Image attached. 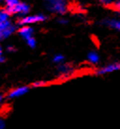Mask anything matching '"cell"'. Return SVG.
Listing matches in <instances>:
<instances>
[{"label": "cell", "mask_w": 120, "mask_h": 129, "mask_svg": "<svg viewBox=\"0 0 120 129\" xmlns=\"http://www.w3.org/2000/svg\"><path fill=\"white\" fill-rule=\"evenodd\" d=\"M46 9L53 13L64 14L68 10V0H44Z\"/></svg>", "instance_id": "obj_1"}, {"label": "cell", "mask_w": 120, "mask_h": 129, "mask_svg": "<svg viewBox=\"0 0 120 129\" xmlns=\"http://www.w3.org/2000/svg\"><path fill=\"white\" fill-rule=\"evenodd\" d=\"M46 19V16L43 14H35V15H27V16H24L20 19L19 24L21 25H31V24H36V23H39V22H43Z\"/></svg>", "instance_id": "obj_2"}, {"label": "cell", "mask_w": 120, "mask_h": 129, "mask_svg": "<svg viewBox=\"0 0 120 129\" xmlns=\"http://www.w3.org/2000/svg\"><path fill=\"white\" fill-rule=\"evenodd\" d=\"M15 30H16L15 25H12L10 21L0 24V40L10 37Z\"/></svg>", "instance_id": "obj_3"}, {"label": "cell", "mask_w": 120, "mask_h": 129, "mask_svg": "<svg viewBox=\"0 0 120 129\" xmlns=\"http://www.w3.org/2000/svg\"><path fill=\"white\" fill-rule=\"evenodd\" d=\"M8 12L10 14H21V15H25L28 13L30 8L27 4L25 3H18L17 5H15L14 7L11 8H7L6 9Z\"/></svg>", "instance_id": "obj_4"}, {"label": "cell", "mask_w": 120, "mask_h": 129, "mask_svg": "<svg viewBox=\"0 0 120 129\" xmlns=\"http://www.w3.org/2000/svg\"><path fill=\"white\" fill-rule=\"evenodd\" d=\"M30 90V88L27 86H19L12 89L8 93V98L9 99H17L20 97L25 95L26 93Z\"/></svg>", "instance_id": "obj_5"}, {"label": "cell", "mask_w": 120, "mask_h": 129, "mask_svg": "<svg viewBox=\"0 0 120 129\" xmlns=\"http://www.w3.org/2000/svg\"><path fill=\"white\" fill-rule=\"evenodd\" d=\"M120 71V62H113V63H109V64L103 66L99 70H97L96 74L99 75H107V74H111V73Z\"/></svg>", "instance_id": "obj_6"}, {"label": "cell", "mask_w": 120, "mask_h": 129, "mask_svg": "<svg viewBox=\"0 0 120 129\" xmlns=\"http://www.w3.org/2000/svg\"><path fill=\"white\" fill-rule=\"evenodd\" d=\"M58 73L61 76L63 77H67V76H70V75L73 73V68L71 67V65L69 64H60L59 67H58Z\"/></svg>", "instance_id": "obj_7"}, {"label": "cell", "mask_w": 120, "mask_h": 129, "mask_svg": "<svg viewBox=\"0 0 120 129\" xmlns=\"http://www.w3.org/2000/svg\"><path fill=\"white\" fill-rule=\"evenodd\" d=\"M33 33H34L33 28L30 27V26H27V25H24V26H22L21 28L19 29V34L25 40H28L30 38H32Z\"/></svg>", "instance_id": "obj_8"}, {"label": "cell", "mask_w": 120, "mask_h": 129, "mask_svg": "<svg viewBox=\"0 0 120 129\" xmlns=\"http://www.w3.org/2000/svg\"><path fill=\"white\" fill-rule=\"evenodd\" d=\"M103 23L112 28L120 30V19H106L103 21Z\"/></svg>", "instance_id": "obj_9"}, {"label": "cell", "mask_w": 120, "mask_h": 129, "mask_svg": "<svg viewBox=\"0 0 120 129\" xmlns=\"http://www.w3.org/2000/svg\"><path fill=\"white\" fill-rule=\"evenodd\" d=\"M87 59L91 64H97L99 61V56L97 52H90L87 55Z\"/></svg>", "instance_id": "obj_10"}, {"label": "cell", "mask_w": 120, "mask_h": 129, "mask_svg": "<svg viewBox=\"0 0 120 129\" xmlns=\"http://www.w3.org/2000/svg\"><path fill=\"white\" fill-rule=\"evenodd\" d=\"M10 15L11 14L8 12L6 9H0V24L9 21Z\"/></svg>", "instance_id": "obj_11"}, {"label": "cell", "mask_w": 120, "mask_h": 129, "mask_svg": "<svg viewBox=\"0 0 120 129\" xmlns=\"http://www.w3.org/2000/svg\"><path fill=\"white\" fill-rule=\"evenodd\" d=\"M53 61L56 64H62V62L64 61V56L61 54H57L53 57Z\"/></svg>", "instance_id": "obj_12"}, {"label": "cell", "mask_w": 120, "mask_h": 129, "mask_svg": "<svg viewBox=\"0 0 120 129\" xmlns=\"http://www.w3.org/2000/svg\"><path fill=\"white\" fill-rule=\"evenodd\" d=\"M5 1V3L7 5V8H11V7H14L15 5H17L19 2V0H3Z\"/></svg>", "instance_id": "obj_13"}, {"label": "cell", "mask_w": 120, "mask_h": 129, "mask_svg": "<svg viewBox=\"0 0 120 129\" xmlns=\"http://www.w3.org/2000/svg\"><path fill=\"white\" fill-rule=\"evenodd\" d=\"M46 84L47 83L45 81H41V80H39V81H36L32 84V87L33 88H41V87H44L46 86Z\"/></svg>", "instance_id": "obj_14"}, {"label": "cell", "mask_w": 120, "mask_h": 129, "mask_svg": "<svg viewBox=\"0 0 120 129\" xmlns=\"http://www.w3.org/2000/svg\"><path fill=\"white\" fill-rule=\"evenodd\" d=\"M26 43H27V45H28L29 47H31V48H35L36 44H37L35 38H33V37L28 40H26Z\"/></svg>", "instance_id": "obj_15"}, {"label": "cell", "mask_w": 120, "mask_h": 129, "mask_svg": "<svg viewBox=\"0 0 120 129\" xmlns=\"http://www.w3.org/2000/svg\"><path fill=\"white\" fill-rule=\"evenodd\" d=\"M99 3H101L103 6H106V7H109V6H112L113 4V0H99Z\"/></svg>", "instance_id": "obj_16"}, {"label": "cell", "mask_w": 120, "mask_h": 129, "mask_svg": "<svg viewBox=\"0 0 120 129\" xmlns=\"http://www.w3.org/2000/svg\"><path fill=\"white\" fill-rule=\"evenodd\" d=\"M6 121L2 117H0V129H6Z\"/></svg>", "instance_id": "obj_17"}, {"label": "cell", "mask_w": 120, "mask_h": 129, "mask_svg": "<svg viewBox=\"0 0 120 129\" xmlns=\"http://www.w3.org/2000/svg\"><path fill=\"white\" fill-rule=\"evenodd\" d=\"M4 99H5V96H4L2 93H0V107L3 105L4 103Z\"/></svg>", "instance_id": "obj_18"}, {"label": "cell", "mask_w": 120, "mask_h": 129, "mask_svg": "<svg viewBox=\"0 0 120 129\" xmlns=\"http://www.w3.org/2000/svg\"><path fill=\"white\" fill-rule=\"evenodd\" d=\"M58 23L61 24V25H65V24H67V20H65V19H60L59 21H58Z\"/></svg>", "instance_id": "obj_19"}, {"label": "cell", "mask_w": 120, "mask_h": 129, "mask_svg": "<svg viewBox=\"0 0 120 129\" xmlns=\"http://www.w3.org/2000/svg\"><path fill=\"white\" fill-rule=\"evenodd\" d=\"M114 4H115V8L117 9V11L120 12V1H119V2H116V3H114Z\"/></svg>", "instance_id": "obj_20"}, {"label": "cell", "mask_w": 120, "mask_h": 129, "mask_svg": "<svg viewBox=\"0 0 120 129\" xmlns=\"http://www.w3.org/2000/svg\"><path fill=\"white\" fill-rule=\"evenodd\" d=\"M14 50H15V49H14V47H13V46H9V47H8V51H9V52H13Z\"/></svg>", "instance_id": "obj_21"}, {"label": "cell", "mask_w": 120, "mask_h": 129, "mask_svg": "<svg viewBox=\"0 0 120 129\" xmlns=\"http://www.w3.org/2000/svg\"><path fill=\"white\" fill-rule=\"evenodd\" d=\"M2 54H3V52H2V48H1V46H0V57H3V56H2Z\"/></svg>", "instance_id": "obj_22"}, {"label": "cell", "mask_w": 120, "mask_h": 129, "mask_svg": "<svg viewBox=\"0 0 120 129\" xmlns=\"http://www.w3.org/2000/svg\"><path fill=\"white\" fill-rule=\"evenodd\" d=\"M0 1H3V0H0Z\"/></svg>", "instance_id": "obj_23"}]
</instances>
